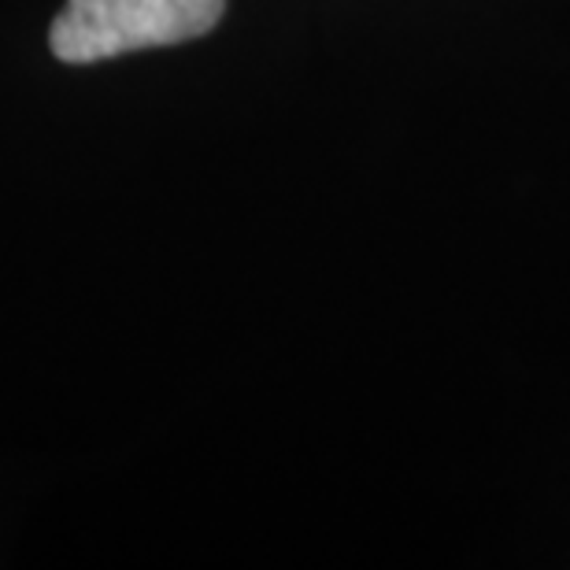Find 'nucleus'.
Instances as JSON below:
<instances>
[{"instance_id":"1","label":"nucleus","mask_w":570,"mask_h":570,"mask_svg":"<svg viewBox=\"0 0 570 570\" xmlns=\"http://www.w3.org/2000/svg\"><path fill=\"white\" fill-rule=\"evenodd\" d=\"M223 11L226 0H67L49 45L63 63H97L204 38Z\"/></svg>"}]
</instances>
